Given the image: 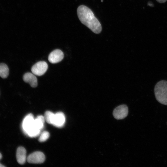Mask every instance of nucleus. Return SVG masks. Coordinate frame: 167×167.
<instances>
[{"instance_id":"1","label":"nucleus","mask_w":167,"mask_h":167,"mask_svg":"<svg viewBox=\"0 0 167 167\" xmlns=\"http://www.w3.org/2000/svg\"><path fill=\"white\" fill-rule=\"evenodd\" d=\"M78 17L80 22L96 34L101 31V25L91 10L87 6L81 5L77 10Z\"/></svg>"},{"instance_id":"2","label":"nucleus","mask_w":167,"mask_h":167,"mask_svg":"<svg viewBox=\"0 0 167 167\" xmlns=\"http://www.w3.org/2000/svg\"><path fill=\"white\" fill-rule=\"evenodd\" d=\"M154 94L157 101L160 103L167 105V81L161 80L156 84Z\"/></svg>"},{"instance_id":"3","label":"nucleus","mask_w":167,"mask_h":167,"mask_svg":"<svg viewBox=\"0 0 167 167\" xmlns=\"http://www.w3.org/2000/svg\"><path fill=\"white\" fill-rule=\"evenodd\" d=\"M34 120L33 116L31 113L28 114L24 118L22 123V128L26 135H27L33 129L36 128L34 126Z\"/></svg>"},{"instance_id":"4","label":"nucleus","mask_w":167,"mask_h":167,"mask_svg":"<svg viewBox=\"0 0 167 167\" xmlns=\"http://www.w3.org/2000/svg\"><path fill=\"white\" fill-rule=\"evenodd\" d=\"M48 68L47 63L45 61H39L33 65L32 67L31 71L35 75L41 76L44 75Z\"/></svg>"},{"instance_id":"5","label":"nucleus","mask_w":167,"mask_h":167,"mask_svg":"<svg viewBox=\"0 0 167 167\" xmlns=\"http://www.w3.org/2000/svg\"><path fill=\"white\" fill-rule=\"evenodd\" d=\"M45 160V156L43 153L40 151L34 152L30 154L27 158L28 162L30 163L41 164Z\"/></svg>"},{"instance_id":"6","label":"nucleus","mask_w":167,"mask_h":167,"mask_svg":"<svg viewBox=\"0 0 167 167\" xmlns=\"http://www.w3.org/2000/svg\"><path fill=\"white\" fill-rule=\"evenodd\" d=\"M128 111V107L126 105H121L114 109L113 115L114 118L117 119H122L127 116Z\"/></svg>"},{"instance_id":"7","label":"nucleus","mask_w":167,"mask_h":167,"mask_svg":"<svg viewBox=\"0 0 167 167\" xmlns=\"http://www.w3.org/2000/svg\"><path fill=\"white\" fill-rule=\"evenodd\" d=\"M63 58V52L60 49H56L50 53L49 55L48 59L50 63L55 64L61 61Z\"/></svg>"},{"instance_id":"8","label":"nucleus","mask_w":167,"mask_h":167,"mask_svg":"<svg viewBox=\"0 0 167 167\" xmlns=\"http://www.w3.org/2000/svg\"><path fill=\"white\" fill-rule=\"evenodd\" d=\"M65 117L62 112H58L55 114L53 125L57 127H62L65 122Z\"/></svg>"},{"instance_id":"9","label":"nucleus","mask_w":167,"mask_h":167,"mask_svg":"<svg viewBox=\"0 0 167 167\" xmlns=\"http://www.w3.org/2000/svg\"><path fill=\"white\" fill-rule=\"evenodd\" d=\"M23 79L32 88L36 87L37 85V79L33 73L27 72L25 73L23 75Z\"/></svg>"},{"instance_id":"10","label":"nucleus","mask_w":167,"mask_h":167,"mask_svg":"<svg viewBox=\"0 0 167 167\" xmlns=\"http://www.w3.org/2000/svg\"><path fill=\"white\" fill-rule=\"evenodd\" d=\"M26 151L23 147H19L17 149L16 157L18 162L20 164H24L26 159Z\"/></svg>"},{"instance_id":"11","label":"nucleus","mask_w":167,"mask_h":167,"mask_svg":"<svg viewBox=\"0 0 167 167\" xmlns=\"http://www.w3.org/2000/svg\"><path fill=\"white\" fill-rule=\"evenodd\" d=\"M45 119L42 115L38 116L34 120V126L35 128L41 130L44 127Z\"/></svg>"},{"instance_id":"12","label":"nucleus","mask_w":167,"mask_h":167,"mask_svg":"<svg viewBox=\"0 0 167 167\" xmlns=\"http://www.w3.org/2000/svg\"><path fill=\"white\" fill-rule=\"evenodd\" d=\"M9 69L7 66L4 63L0 64V76L2 78H6L9 74Z\"/></svg>"},{"instance_id":"13","label":"nucleus","mask_w":167,"mask_h":167,"mask_svg":"<svg viewBox=\"0 0 167 167\" xmlns=\"http://www.w3.org/2000/svg\"><path fill=\"white\" fill-rule=\"evenodd\" d=\"M55 114L50 111H46L44 115L45 120L49 124H53Z\"/></svg>"},{"instance_id":"14","label":"nucleus","mask_w":167,"mask_h":167,"mask_svg":"<svg viewBox=\"0 0 167 167\" xmlns=\"http://www.w3.org/2000/svg\"><path fill=\"white\" fill-rule=\"evenodd\" d=\"M49 134L48 132L44 131L41 134L39 138V141L41 142H45L49 138Z\"/></svg>"},{"instance_id":"15","label":"nucleus","mask_w":167,"mask_h":167,"mask_svg":"<svg viewBox=\"0 0 167 167\" xmlns=\"http://www.w3.org/2000/svg\"><path fill=\"white\" fill-rule=\"evenodd\" d=\"M157 2L160 3H163L166 2L167 0H156Z\"/></svg>"},{"instance_id":"16","label":"nucleus","mask_w":167,"mask_h":167,"mask_svg":"<svg viewBox=\"0 0 167 167\" xmlns=\"http://www.w3.org/2000/svg\"><path fill=\"white\" fill-rule=\"evenodd\" d=\"M5 166L3 165L2 164L0 163V167H5Z\"/></svg>"},{"instance_id":"17","label":"nucleus","mask_w":167,"mask_h":167,"mask_svg":"<svg viewBox=\"0 0 167 167\" xmlns=\"http://www.w3.org/2000/svg\"><path fill=\"white\" fill-rule=\"evenodd\" d=\"M2 156L1 153L0 152V160L2 159Z\"/></svg>"}]
</instances>
